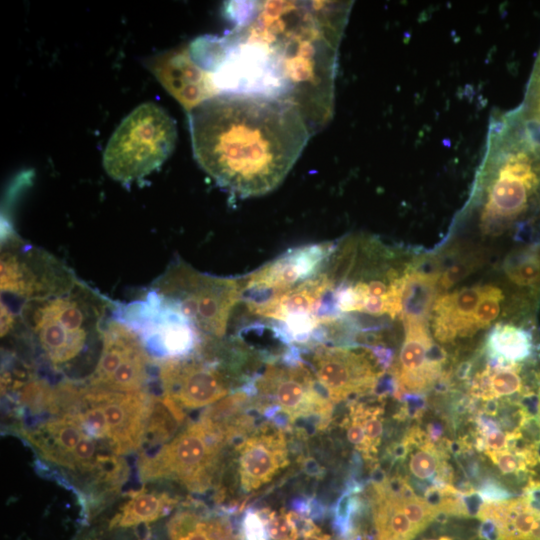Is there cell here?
<instances>
[{
    "label": "cell",
    "instance_id": "15",
    "mask_svg": "<svg viewBox=\"0 0 540 540\" xmlns=\"http://www.w3.org/2000/svg\"><path fill=\"white\" fill-rule=\"evenodd\" d=\"M150 364L151 355L139 337L112 319L104 326L100 356L88 384L112 391H144Z\"/></svg>",
    "mask_w": 540,
    "mask_h": 540
},
{
    "label": "cell",
    "instance_id": "28",
    "mask_svg": "<svg viewBox=\"0 0 540 540\" xmlns=\"http://www.w3.org/2000/svg\"><path fill=\"white\" fill-rule=\"evenodd\" d=\"M240 540H271L267 519L262 510H247L241 521Z\"/></svg>",
    "mask_w": 540,
    "mask_h": 540
},
{
    "label": "cell",
    "instance_id": "19",
    "mask_svg": "<svg viewBox=\"0 0 540 540\" xmlns=\"http://www.w3.org/2000/svg\"><path fill=\"white\" fill-rule=\"evenodd\" d=\"M386 477L387 475L381 480H371L367 489L374 540H413L420 532L404 513L402 493L390 489Z\"/></svg>",
    "mask_w": 540,
    "mask_h": 540
},
{
    "label": "cell",
    "instance_id": "1",
    "mask_svg": "<svg viewBox=\"0 0 540 540\" xmlns=\"http://www.w3.org/2000/svg\"><path fill=\"white\" fill-rule=\"evenodd\" d=\"M188 119L198 164L244 198L278 187L310 137L297 104L263 95L220 93L190 110Z\"/></svg>",
    "mask_w": 540,
    "mask_h": 540
},
{
    "label": "cell",
    "instance_id": "8",
    "mask_svg": "<svg viewBox=\"0 0 540 540\" xmlns=\"http://www.w3.org/2000/svg\"><path fill=\"white\" fill-rule=\"evenodd\" d=\"M218 340L203 338L190 355L164 360L159 379L163 396L184 409L208 407L228 396L234 385L248 384L232 348L223 343V357L219 355Z\"/></svg>",
    "mask_w": 540,
    "mask_h": 540
},
{
    "label": "cell",
    "instance_id": "17",
    "mask_svg": "<svg viewBox=\"0 0 540 540\" xmlns=\"http://www.w3.org/2000/svg\"><path fill=\"white\" fill-rule=\"evenodd\" d=\"M149 69L188 112L218 94L209 74L192 60L189 49L161 53L149 61Z\"/></svg>",
    "mask_w": 540,
    "mask_h": 540
},
{
    "label": "cell",
    "instance_id": "22",
    "mask_svg": "<svg viewBox=\"0 0 540 540\" xmlns=\"http://www.w3.org/2000/svg\"><path fill=\"white\" fill-rule=\"evenodd\" d=\"M177 500L165 493L133 491L109 522L110 529L134 528L155 522L169 513Z\"/></svg>",
    "mask_w": 540,
    "mask_h": 540
},
{
    "label": "cell",
    "instance_id": "4",
    "mask_svg": "<svg viewBox=\"0 0 540 540\" xmlns=\"http://www.w3.org/2000/svg\"><path fill=\"white\" fill-rule=\"evenodd\" d=\"M155 397L145 391H112L73 383L65 411L107 450L121 456L146 441Z\"/></svg>",
    "mask_w": 540,
    "mask_h": 540
},
{
    "label": "cell",
    "instance_id": "10",
    "mask_svg": "<svg viewBox=\"0 0 540 540\" xmlns=\"http://www.w3.org/2000/svg\"><path fill=\"white\" fill-rule=\"evenodd\" d=\"M176 140L174 119L152 102L141 104L110 137L103 154L104 169L123 183L140 179L166 161Z\"/></svg>",
    "mask_w": 540,
    "mask_h": 540
},
{
    "label": "cell",
    "instance_id": "14",
    "mask_svg": "<svg viewBox=\"0 0 540 540\" xmlns=\"http://www.w3.org/2000/svg\"><path fill=\"white\" fill-rule=\"evenodd\" d=\"M78 282L53 255L10 237L1 251V292L30 301L62 295Z\"/></svg>",
    "mask_w": 540,
    "mask_h": 540
},
{
    "label": "cell",
    "instance_id": "32",
    "mask_svg": "<svg viewBox=\"0 0 540 540\" xmlns=\"http://www.w3.org/2000/svg\"><path fill=\"white\" fill-rule=\"evenodd\" d=\"M536 418H537L539 431H540V383H539V387L537 391Z\"/></svg>",
    "mask_w": 540,
    "mask_h": 540
},
{
    "label": "cell",
    "instance_id": "25",
    "mask_svg": "<svg viewBox=\"0 0 540 540\" xmlns=\"http://www.w3.org/2000/svg\"><path fill=\"white\" fill-rule=\"evenodd\" d=\"M515 109L524 123L540 137V50L536 56L523 101Z\"/></svg>",
    "mask_w": 540,
    "mask_h": 540
},
{
    "label": "cell",
    "instance_id": "7",
    "mask_svg": "<svg viewBox=\"0 0 540 540\" xmlns=\"http://www.w3.org/2000/svg\"><path fill=\"white\" fill-rule=\"evenodd\" d=\"M217 481L221 501L243 508L255 495L277 481L291 464L285 428L267 421L256 425L230 448Z\"/></svg>",
    "mask_w": 540,
    "mask_h": 540
},
{
    "label": "cell",
    "instance_id": "5",
    "mask_svg": "<svg viewBox=\"0 0 540 540\" xmlns=\"http://www.w3.org/2000/svg\"><path fill=\"white\" fill-rule=\"evenodd\" d=\"M230 444L207 420L187 424L156 452L139 460L142 481L171 480L192 493L217 484Z\"/></svg>",
    "mask_w": 540,
    "mask_h": 540
},
{
    "label": "cell",
    "instance_id": "6",
    "mask_svg": "<svg viewBox=\"0 0 540 540\" xmlns=\"http://www.w3.org/2000/svg\"><path fill=\"white\" fill-rule=\"evenodd\" d=\"M152 290L176 305L202 338L222 339L233 309L243 300L245 280L201 273L179 260L155 281Z\"/></svg>",
    "mask_w": 540,
    "mask_h": 540
},
{
    "label": "cell",
    "instance_id": "11",
    "mask_svg": "<svg viewBox=\"0 0 540 540\" xmlns=\"http://www.w3.org/2000/svg\"><path fill=\"white\" fill-rule=\"evenodd\" d=\"M25 437L53 464L109 487L123 481L125 468L120 456L88 434L69 412L54 414L34 431H27Z\"/></svg>",
    "mask_w": 540,
    "mask_h": 540
},
{
    "label": "cell",
    "instance_id": "31",
    "mask_svg": "<svg viewBox=\"0 0 540 540\" xmlns=\"http://www.w3.org/2000/svg\"><path fill=\"white\" fill-rule=\"evenodd\" d=\"M478 536L482 540H498V527L493 520L485 519L478 529Z\"/></svg>",
    "mask_w": 540,
    "mask_h": 540
},
{
    "label": "cell",
    "instance_id": "21",
    "mask_svg": "<svg viewBox=\"0 0 540 540\" xmlns=\"http://www.w3.org/2000/svg\"><path fill=\"white\" fill-rule=\"evenodd\" d=\"M170 540H240L229 520L195 510H181L167 524Z\"/></svg>",
    "mask_w": 540,
    "mask_h": 540
},
{
    "label": "cell",
    "instance_id": "24",
    "mask_svg": "<svg viewBox=\"0 0 540 540\" xmlns=\"http://www.w3.org/2000/svg\"><path fill=\"white\" fill-rule=\"evenodd\" d=\"M503 270L513 285L529 289L530 293H538L540 243L525 245L508 254L503 262Z\"/></svg>",
    "mask_w": 540,
    "mask_h": 540
},
{
    "label": "cell",
    "instance_id": "33",
    "mask_svg": "<svg viewBox=\"0 0 540 540\" xmlns=\"http://www.w3.org/2000/svg\"><path fill=\"white\" fill-rule=\"evenodd\" d=\"M428 540H452V539L450 537H447V536H441L438 539H428Z\"/></svg>",
    "mask_w": 540,
    "mask_h": 540
},
{
    "label": "cell",
    "instance_id": "18",
    "mask_svg": "<svg viewBox=\"0 0 540 540\" xmlns=\"http://www.w3.org/2000/svg\"><path fill=\"white\" fill-rule=\"evenodd\" d=\"M476 518L493 520L498 540H540V485L507 500L483 502Z\"/></svg>",
    "mask_w": 540,
    "mask_h": 540
},
{
    "label": "cell",
    "instance_id": "23",
    "mask_svg": "<svg viewBox=\"0 0 540 540\" xmlns=\"http://www.w3.org/2000/svg\"><path fill=\"white\" fill-rule=\"evenodd\" d=\"M437 290L438 276L436 274L413 270V265L411 266L402 294L400 318L404 327L426 324Z\"/></svg>",
    "mask_w": 540,
    "mask_h": 540
},
{
    "label": "cell",
    "instance_id": "29",
    "mask_svg": "<svg viewBox=\"0 0 540 540\" xmlns=\"http://www.w3.org/2000/svg\"><path fill=\"white\" fill-rule=\"evenodd\" d=\"M475 490L478 492L483 502L503 501L517 495L500 479L489 476L480 479Z\"/></svg>",
    "mask_w": 540,
    "mask_h": 540
},
{
    "label": "cell",
    "instance_id": "30",
    "mask_svg": "<svg viewBox=\"0 0 540 540\" xmlns=\"http://www.w3.org/2000/svg\"><path fill=\"white\" fill-rule=\"evenodd\" d=\"M294 540H332V537L318 527L310 517L302 514L299 531Z\"/></svg>",
    "mask_w": 540,
    "mask_h": 540
},
{
    "label": "cell",
    "instance_id": "2",
    "mask_svg": "<svg viewBox=\"0 0 540 540\" xmlns=\"http://www.w3.org/2000/svg\"><path fill=\"white\" fill-rule=\"evenodd\" d=\"M540 243V137L516 109L495 111L469 200L455 227Z\"/></svg>",
    "mask_w": 540,
    "mask_h": 540
},
{
    "label": "cell",
    "instance_id": "26",
    "mask_svg": "<svg viewBox=\"0 0 540 540\" xmlns=\"http://www.w3.org/2000/svg\"><path fill=\"white\" fill-rule=\"evenodd\" d=\"M504 296L500 288L484 285L482 297L474 312V323L477 331L484 329L498 318Z\"/></svg>",
    "mask_w": 540,
    "mask_h": 540
},
{
    "label": "cell",
    "instance_id": "9",
    "mask_svg": "<svg viewBox=\"0 0 540 540\" xmlns=\"http://www.w3.org/2000/svg\"><path fill=\"white\" fill-rule=\"evenodd\" d=\"M251 390L258 411L264 415L281 413L290 423L315 419L319 430L331 422L334 403L295 345L282 357L266 363L252 381Z\"/></svg>",
    "mask_w": 540,
    "mask_h": 540
},
{
    "label": "cell",
    "instance_id": "27",
    "mask_svg": "<svg viewBox=\"0 0 540 540\" xmlns=\"http://www.w3.org/2000/svg\"><path fill=\"white\" fill-rule=\"evenodd\" d=\"M402 507L419 532L428 527L438 516V512L417 494L410 497L402 496Z\"/></svg>",
    "mask_w": 540,
    "mask_h": 540
},
{
    "label": "cell",
    "instance_id": "20",
    "mask_svg": "<svg viewBox=\"0 0 540 540\" xmlns=\"http://www.w3.org/2000/svg\"><path fill=\"white\" fill-rule=\"evenodd\" d=\"M536 344L533 334L526 328L498 323L488 333L485 353L492 365L534 363Z\"/></svg>",
    "mask_w": 540,
    "mask_h": 540
},
{
    "label": "cell",
    "instance_id": "3",
    "mask_svg": "<svg viewBox=\"0 0 540 540\" xmlns=\"http://www.w3.org/2000/svg\"><path fill=\"white\" fill-rule=\"evenodd\" d=\"M109 302L78 281L68 292L26 301L21 319L45 359L55 369L76 361L93 341H102Z\"/></svg>",
    "mask_w": 540,
    "mask_h": 540
},
{
    "label": "cell",
    "instance_id": "16",
    "mask_svg": "<svg viewBox=\"0 0 540 540\" xmlns=\"http://www.w3.org/2000/svg\"><path fill=\"white\" fill-rule=\"evenodd\" d=\"M336 242L291 248L244 276L245 304L282 294L318 274L334 251Z\"/></svg>",
    "mask_w": 540,
    "mask_h": 540
},
{
    "label": "cell",
    "instance_id": "13",
    "mask_svg": "<svg viewBox=\"0 0 540 540\" xmlns=\"http://www.w3.org/2000/svg\"><path fill=\"white\" fill-rule=\"evenodd\" d=\"M302 359L334 403L372 394L386 373L367 347L312 344Z\"/></svg>",
    "mask_w": 540,
    "mask_h": 540
},
{
    "label": "cell",
    "instance_id": "12",
    "mask_svg": "<svg viewBox=\"0 0 540 540\" xmlns=\"http://www.w3.org/2000/svg\"><path fill=\"white\" fill-rule=\"evenodd\" d=\"M116 320L139 337L150 355L165 360L192 354L202 341L196 327L178 307L154 290L116 309Z\"/></svg>",
    "mask_w": 540,
    "mask_h": 540
}]
</instances>
